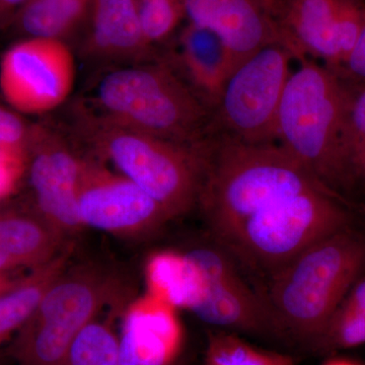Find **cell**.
Instances as JSON below:
<instances>
[{
  "label": "cell",
  "mask_w": 365,
  "mask_h": 365,
  "mask_svg": "<svg viewBox=\"0 0 365 365\" xmlns=\"http://www.w3.org/2000/svg\"><path fill=\"white\" fill-rule=\"evenodd\" d=\"M198 203L216 246L269 278L312 245L351 227V204L277 143L213 136Z\"/></svg>",
  "instance_id": "1"
},
{
  "label": "cell",
  "mask_w": 365,
  "mask_h": 365,
  "mask_svg": "<svg viewBox=\"0 0 365 365\" xmlns=\"http://www.w3.org/2000/svg\"><path fill=\"white\" fill-rule=\"evenodd\" d=\"M348 81L330 67L302 61L283 91L277 143L324 186L349 201L359 181L346 146L348 111L356 90Z\"/></svg>",
  "instance_id": "2"
},
{
  "label": "cell",
  "mask_w": 365,
  "mask_h": 365,
  "mask_svg": "<svg viewBox=\"0 0 365 365\" xmlns=\"http://www.w3.org/2000/svg\"><path fill=\"white\" fill-rule=\"evenodd\" d=\"M81 103L112 123L177 143L215 135L210 108L162 60L101 69Z\"/></svg>",
  "instance_id": "3"
},
{
  "label": "cell",
  "mask_w": 365,
  "mask_h": 365,
  "mask_svg": "<svg viewBox=\"0 0 365 365\" xmlns=\"http://www.w3.org/2000/svg\"><path fill=\"white\" fill-rule=\"evenodd\" d=\"M72 105L66 128L79 145L111 162L172 220L198 203L209 139L198 145L177 143L107 121L81 100Z\"/></svg>",
  "instance_id": "4"
},
{
  "label": "cell",
  "mask_w": 365,
  "mask_h": 365,
  "mask_svg": "<svg viewBox=\"0 0 365 365\" xmlns=\"http://www.w3.org/2000/svg\"><path fill=\"white\" fill-rule=\"evenodd\" d=\"M365 271V235L351 227L312 245L270 278L267 302L281 338L311 349Z\"/></svg>",
  "instance_id": "5"
},
{
  "label": "cell",
  "mask_w": 365,
  "mask_h": 365,
  "mask_svg": "<svg viewBox=\"0 0 365 365\" xmlns=\"http://www.w3.org/2000/svg\"><path fill=\"white\" fill-rule=\"evenodd\" d=\"M153 284L168 304L220 330L281 339L266 299L252 290L235 262L216 245L168 254L155 268Z\"/></svg>",
  "instance_id": "6"
},
{
  "label": "cell",
  "mask_w": 365,
  "mask_h": 365,
  "mask_svg": "<svg viewBox=\"0 0 365 365\" xmlns=\"http://www.w3.org/2000/svg\"><path fill=\"white\" fill-rule=\"evenodd\" d=\"M124 290L121 278L107 269L67 266L14 336L16 365H62L78 334L106 306L121 299Z\"/></svg>",
  "instance_id": "7"
},
{
  "label": "cell",
  "mask_w": 365,
  "mask_h": 365,
  "mask_svg": "<svg viewBox=\"0 0 365 365\" xmlns=\"http://www.w3.org/2000/svg\"><path fill=\"white\" fill-rule=\"evenodd\" d=\"M294 59L287 46L276 43L235 67L213 109L215 134L245 143H277L278 112Z\"/></svg>",
  "instance_id": "8"
},
{
  "label": "cell",
  "mask_w": 365,
  "mask_h": 365,
  "mask_svg": "<svg viewBox=\"0 0 365 365\" xmlns=\"http://www.w3.org/2000/svg\"><path fill=\"white\" fill-rule=\"evenodd\" d=\"M78 148L66 127L48 121L30 125L24 176L28 205L63 237L83 227L78 197L86 155Z\"/></svg>",
  "instance_id": "9"
},
{
  "label": "cell",
  "mask_w": 365,
  "mask_h": 365,
  "mask_svg": "<svg viewBox=\"0 0 365 365\" xmlns=\"http://www.w3.org/2000/svg\"><path fill=\"white\" fill-rule=\"evenodd\" d=\"M76 76V58L64 41L24 38L0 60V93L20 114L58 109L71 98Z\"/></svg>",
  "instance_id": "10"
},
{
  "label": "cell",
  "mask_w": 365,
  "mask_h": 365,
  "mask_svg": "<svg viewBox=\"0 0 365 365\" xmlns=\"http://www.w3.org/2000/svg\"><path fill=\"white\" fill-rule=\"evenodd\" d=\"M78 212L83 227L120 237H141L172 220L165 208L123 175L86 155Z\"/></svg>",
  "instance_id": "11"
},
{
  "label": "cell",
  "mask_w": 365,
  "mask_h": 365,
  "mask_svg": "<svg viewBox=\"0 0 365 365\" xmlns=\"http://www.w3.org/2000/svg\"><path fill=\"white\" fill-rule=\"evenodd\" d=\"M280 24L297 59L340 72L365 26V0H287Z\"/></svg>",
  "instance_id": "12"
},
{
  "label": "cell",
  "mask_w": 365,
  "mask_h": 365,
  "mask_svg": "<svg viewBox=\"0 0 365 365\" xmlns=\"http://www.w3.org/2000/svg\"><path fill=\"white\" fill-rule=\"evenodd\" d=\"M182 4L188 23L220 40L234 71L268 45L279 43L294 53L280 21L260 0H182Z\"/></svg>",
  "instance_id": "13"
},
{
  "label": "cell",
  "mask_w": 365,
  "mask_h": 365,
  "mask_svg": "<svg viewBox=\"0 0 365 365\" xmlns=\"http://www.w3.org/2000/svg\"><path fill=\"white\" fill-rule=\"evenodd\" d=\"M81 56L102 68L155 59L139 19V0H91Z\"/></svg>",
  "instance_id": "14"
},
{
  "label": "cell",
  "mask_w": 365,
  "mask_h": 365,
  "mask_svg": "<svg viewBox=\"0 0 365 365\" xmlns=\"http://www.w3.org/2000/svg\"><path fill=\"white\" fill-rule=\"evenodd\" d=\"M182 331L172 312L138 307L125 316L117 365H179Z\"/></svg>",
  "instance_id": "15"
},
{
  "label": "cell",
  "mask_w": 365,
  "mask_h": 365,
  "mask_svg": "<svg viewBox=\"0 0 365 365\" xmlns=\"http://www.w3.org/2000/svg\"><path fill=\"white\" fill-rule=\"evenodd\" d=\"M63 240L30 205L0 204V273L44 265L63 251Z\"/></svg>",
  "instance_id": "16"
},
{
  "label": "cell",
  "mask_w": 365,
  "mask_h": 365,
  "mask_svg": "<svg viewBox=\"0 0 365 365\" xmlns=\"http://www.w3.org/2000/svg\"><path fill=\"white\" fill-rule=\"evenodd\" d=\"M167 62L213 112L234 71L225 46L215 34L187 21L178 36L174 60Z\"/></svg>",
  "instance_id": "17"
},
{
  "label": "cell",
  "mask_w": 365,
  "mask_h": 365,
  "mask_svg": "<svg viewBox=\"0 0 365 365\" xmlns=\"http://www.w3.org/2000/svg\"><path fill=\"white\" fill-rule=\"evenodd\" d=\"M91 0H29L9 30L24 38H43L67 42L83 33ZM68 43V42H67Z\"/></svg>",
  "instance_id": "18"
},
{
  "label": "cell",
  "mask_w": 365,
  "mask_h": 365,
  "mask_svg": "<svg viewBox=\"0 0 365 365\" xmlns=\"http://www.w3.org/2000/svg\"><path fill=\"white\" fill-rule=\"evenodd\" d=\"M71 251H62L44 265L32 269L18 284L0 295V344L18 333L31 318L46 290L68 265Z\"/></svg>",
  "instance_id": "19"
},
{
  "label": "cell",
  "mask_w": 365,
  "mask_h": 365,
  "mask_svg": "<svg viewBox=\"0 0 365 365\" xmlns=\"http://www.w3.org/2000/svg\"><path fill=\"white\" fill-rule=\"evenodd\" d=\"M365 345V274L353 284L325 328L312 346V351L335 354Z\"/></svg>",
  "instance_id": "20"
},
{
  "label": "cell",
  "mask_w": 365,
  "mask_h": 365,
  "mask_svg": "<svg viewBox=\"0 0 365 365\" xmlns=\"http://www.w3.org/2000/svg\"><path fill=\"white\" fill-rule=\"evenodd\" d=\"M204 365H295L285 353L264 349L237 334L217 331L209 335Z\"/></svg>",
  "instance_id": "21"
},
{
  "label": "cell",
  "mask_w": 365,
  "mask_h": 365,
  "mask_svg": "<svg viewBox=\"0 0 365 365\" xmlns=\"http://www.w3.org/2000/svg\"><path fill=\"white\" fill-rule=\"evenodd\" d=\"M119 336L105 322H91L78 334L62 365H117Z\"/></svg>",
  "instance_id": "22"
},
{
  "label": "cell",
  "mask_w": 365,
  "mask_h": 365,
  "mask_svg": "<svg viewBox=\"0 0 365 365\" xmlns=\"http://www.w3.org/2000/svg\"><path fill=\"white\" fill-rule=\"evenodd\" d=\"M144 39L151 48L169 39L185 19L182 0H139Z\"/></svg>",
  "instance_id": "23"
},
{
  "label": "cell",
  "mask_w": 365,
  "mask_h": 365,
  "mask_svg": "<svg viewBox=\"0 0 365 365\" xmlns=\"http://www.w3.org/2000/svg\"><path fill=\"white\" fill-rule=\"evenodd\" d=\"M346 146L353 172L359 182L365 170V86L355 90L350 103Z\"/></svg>",
  "instance_id": "24"
},
{
  "label": "cell",
  "mask_w": 365,
  "mask_h": 365,
  "mask_svg": "<svg viewBox=\"0 0 365 365\" xmlns=\"http://www.w3.org/2000/svg\"><path fill=\"white\" fill-rule=\"evenodd\" d=\"M30 125L16 111L0 106V146L26 150Z\"/></svg>",
  "instance_id": "25"
},
{
  "label": "cell",
  "mask_w": 365,
  "mask_h": 365,
  "mask_svg": "<svg viewBox=\"0 0 365 365\" xmlns=\"http://www.w3.org/2000/svg\"><path fill=\"white\" fill-rule=\"evenodd\" d=\"M340 73L347 79L351 78L365 86V26L343 64Z\"/></svg>",
  "instance_id": "26"
},
{
  "label": "cell",
  "mask_w": 365,
  "mask_h": 365,
  "mask_svg": "<svg viewBox=\"0 0 365 365\" xmlns=\"http://www.w3.org/2000/svg\"><path fill=\"white\" fill-rule=\"evenodd\" d=\"M29 0H0V32L9 30L19 11Z\"/></svg>",
  "instance_id": "27"
},
{
  "label": "cell",
  "mask_w": 365,
  "mask_h": 365,
  "mask_svg": "<svg viewBox=\"0 0 365 365\" xmlns=\"http://www.w3.org/2000/svg\"><path fill=\"white\" fill-rule=\"evenodd\" d=\"M26 274L21 270L11 271V272L0 273V295L18 284Z\"/></svg>",
  "instance_id": "28"
},
{
  "label": "cell",
  "mask_w": 365,
  "mask_h": 365,
  "mask_svg": "<svg viewBox=\"0 0 365 365\" xmlns=\"http://www.w3.org/2000/svg\"><path fill=\"white\" fill-rule=\"evenodd\" d=\"M269 11L275 16V18L280 21L281 14L284 11L287 0H260Z\"/></svg>",
  "instance_id": "29"
},
{
  "label": "cell",
  "mask_w": 365,
  "mask_h": 365,
  "mask_svg": "<svg viewBox=\"0 0 365 365\" xmlns=\"http://www.w3.org/2000/svg\"><path fill=\"white\" fill-rule=\"evenodd\" d=\"M321 365H364L359 361L345 357L332 356L324 361Z\"/></svg>",
  "instance_id": "30"
}]
</instances>
